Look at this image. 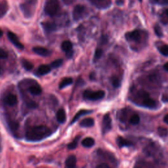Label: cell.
<instances>
[{
    "label": "cell",
    "instance_id": "cell-3",
    "mask_svg": "<svg viewBox=\"0 0 168 168\" xmlns=\"http://www.w3.org/2000/svg\"><path fill=\"white\" fill-rule=\"evenodd\" d=\"M36 0H28L20 5V9L27 17L32 16L34 12Z\"/></svg>",
    "mask_w": 168,
    "mask_h": 168
},
{
    "label": "cell",
    "instance_id": "cell-20",
    "mask_svg": "<svg viewBox=\"0 0 168 168\" xmlns=\"http://www.w3.org/2000/svg\"><path fill=\"white\" fill-rule=\"evenodd\" d=\"M72 42H70V41H65L63 42V44H61V48H62L63 50L66 53H68V52H70L71 51H72Z\"/></svg>",
    "mask_w": 168,
    "mask_h": 168
},
{
    "label": "cell",
    "instance_id": "cell-25",
    "mask_svg": "<svg viewBox=\"0 0 168 168\" xmlns=\"http://www.w3.org/2000/svg\"><path fill=\"white\" fill-rule=\"evenodd\" d=\"M80 138V137L79 136L75 137V138L74 139V140L68 145V148L70 149V150H73V149H75V148H76L78 146V144Z\"/></svg>",
    "mask_w": 168,
    "mask_h": 168
},
{
    "label": "cell",
    "instance_id": "cell-4",
    "mask_svg": "<svg viewBox=\"0 0 168 168\" xmlns=\"http://www.w3.org/2000/svg\"><path fill=\"white\" fill-rule=\"evenodd\" d=\"M105 91H102V90H99V91H96L87 90L84 93V97L90 101H97L103 99L105 97Z\"/></svg>",
    "mask_w": 168,
    "mask_h": 168
},
{
    "label": "cell",
    "instance_id": "cell-15",
    "mask_svg": "<svg viewBox=\"0 0 168 168\" xmlns=\"http://www.w3.org/2000/svg\"><path fill=\"white\" fill-rule=\"evenodd\" d=\"M156 103L155 101L154 100V99L150 98L149 97H148L144 99L143 101V105L146 108H154L156 106Z\"/></svg>",
    "mask_w": 168,
    "mask_h": 168
},
{
    "label": "cell",
    "instance_id": "cell-44",
    "mask_svg": "<svg viewBox=\"0 0 168 168\" xmlns=\"http://www.w3.org/2000/svg\"><path fill=\"white\" fill-rule=\"evenodd\" d=\"M154 1L155 2H160V0H154Z\"/></svg>",
    "mask_w": 168,
    "mask_h": 168
},
{
    "label": "cell",
    "instance_id": "cell-9",
    "mask_svg": "<svg viewBox=\"0 0 168 168\" xmlns=\"http://www.w3.org/2000/svg\"><path fill=\"white\" fill-rule=\"evenodd\" d=\"M32 50L34 53L42 56H47L51 54V51L49 49L43 47H35L33 48Z\"/></svg>",
    "mask_w": 168,
    "mask_h": 168
},
{
    "label": "cell",
    "instance_id": "cell-26",
    "mask_svg": "<svg viewBox=\"0 0 168 168\" xmlns=\"http://www.w3.org/2000/svg\"><path fill=\"white\" fill-rule=\"evenodd\" d=\"M139 122H140V117L138 114L133 115L129 120V122L133 125L138 124Z\"/></svg>",
    "mask_w": 168,
    "mask_h": 168
},
{
    "label": "cell",
    "instance_id": "cell-19",
    "mask_svg": "<svg viewBox=\"0 0 168 168\" xmlns=\"http://www.w3.org/2000/svg\"><path fill=\"white\" fill-rule=\"evenodd\" d=\"M92 111L91 110H80L75 115V116L73 118L72 122H71V124H74L75 122H76L79 119L80 117H82V116L86 115V114H88L91 113Z\"/></svg>",
    "mask_w": 168,
    "mask_h": 168
},
{
    "label": "cell",
    "instance_id": "cell-12",
    "mask_svg": "<svg viewBox=\"0 0 168 168\" xmlns=\"http://www.w3.org/2000/svg\"><path fill=\"white\" fill-rule=\"evenodd\" d=\"M116 141L117 144L120 148L124 147V146H131L133 145L131 141L127 140V139L123 138L122 137H118Z\"/></svg>",
    "mask_w": 168,
    "mask_h": 168
},
{
    "label": "cell",
    "instance_id": "cell-6",
    "mask_svg": "<svg viewBox=\"0 0 168 168\" xmlns=\"http://www.w3.org/2000/svg\"><path fill=\"white\" fill-rule=\"evenodd\" d=\"M111 129H112V120L109 114H106L103 120V127H102L103 134H106L109 132Z\"/></svg>",
    "mask_w": 168,
    "mask_h": 168
},
{
    "label": "cell",
    "instance_id": "cell-32",
    "mask_svg": "<svg viewBox=\"0 0 168 168\" xmlns=\"http://www.w3.org/2000/svg\"><path fill=\"white\" fill-rule=\"evenodd\" d=\"M154 32L156 33V34L159 37H162L163 32H162V29H161V28L160 27V26H158V25H156L155 26V27H154Z\"/></svg>",
    "mask_w": 168,
    "mask_h": 168
},
{
    "label": "cell",
    "instance_id": "cell-39",
    "mask_svg": "<svg viewBox=\"0 0 168 168\" xmlns=\"http://www.w3.org/2000/svg\"><path fill=\"white\" fill-rule=\"evenodd\" d=\"M164 121L165 123H166L167 124H168V114L165 116V117L164 118Z\"/></svg>",
    "mask_w": 168,
    "mask_h": 168
},
{
    "label": "cell",
    "instance_id": "cell-46",
    "mask_svg": "<svg viewBox=\"0 0 168 168\" xmlns=\"http://www.w3.org/2000/svg\"><path fill=\"white\" fill-rule=\"evenodd\" d=\"M139 1H140V2H141V1H142V0H139Z\"/></svg>",
    "mask_w": 168,
    "mask_h": 168
},
{
    "label": "cell",
    "instance_id": "cell-38",
    "mask_svg": "<svg viewBox=\"0 0 168 168\" xmlns=\"http://www.w3.org/2000/svg\"><path fill=\"white\" fill-rule=\"evenodd\" d=\"M160 1L161 4L164 5H168V0H160Z\"/></svg>",
    "mask_w": 168,
    "mask_h": 168
},
{
    "label": "cell",
    "instance_id": "cell-43",
    "mask_svg": "<svg viewBox=\"0 0 168 168\" xmlns=\"http://www.w3.org/2000/svg\"><path fill=\"white\" fill-rule=\"evenodd\" d=\"M165 14H166V15L168 16V9L165 10Z\"/></svg>",
    "mask_w": 168,
    "mask_h": 168
},
{
    "label": "cell",
    "instance_id": "cell-34",
    "mask_svg": "<svg viewBox=\"0 0 168 168\" xmlns=\"http://www.w3.org/2000/svg\"><path fill=\"white\" fill-rule=\"evenodd\" d=\"M138 95H139V97H141L143 98V99L146 98V97H149V94L146 91H144V90H141V91H139Z\"/></svg>",
    "mask_w": 168,
    "mask_h": 168
},
{
    "label": "cell",
    "instance_id": "cell-22",
    "mask_svg": "<svg viewBox=\"0 0 168 168\" xmlns=\"http://www.w3.org/2000/svg\"><path fill=\"white\" fill-rule=\"evenodd\" d=\"M82 144L84 147L90 148L95 145V141L93 139L91 138V137H87V138L84 139L82 141Z\"/></svg>",
    "mask_w": 168,
    "mask_h": 168
},
{
    "label": "cell",
    "instance_id": "cell-41",
    "mask_svg": "<svg viewBox=\"0 0 168 168\" xmlns=\"http://www.w3.org/2000/svg\"><path fill=\"white\" fill-rule=\"evenodd\" d=\"M2 73H3V71H2V68L0 67V76L2 75Z\"/></svg>",
    "mask_w": 168,
    "mask_h": 168
},
{
    "label": "cell",
    "instance_id": "cell-8",
    "mask_svg": "<svg viewBox=\"0 0 168 168\" xmlns=\"http://www.w3.org/2000/svg\"><path fill=\"white\" fill-rule=\"evenodd\" d=\"M125 36H126L127 39L136 42L140 41L141 37V32L139 30H135L133 31L127 33V34H125Z\"/></svg>",
    "mask_w": 168,
    "mask_h": 168
},
{
    "label": "cell",
    "instance_id": "cell-1",
    "mask_svg": "<svg viewBox=\"0 0 168 168\" xmlns=\"http://www.w3.org/2000/svg\"><path fill=\"white\" fill-rule=\"evenodd\" d=\"M51 131L49 127L45 125H37L31 127L28 130L26 134V137L28 141H37L42 140L49 136Z\"/></svg>",
    "mask_w": 168,
    "mask_h": 168
},
{
    "label": "cell",
    "instance_id": "cell-13",
    "mask_svg": "<svg viewBox=\"0 0 168 168\" xmlns=\"http://www.w3.org/2000/svg\"><path fill=\"white\" fill-rule=\"evenodd\" d=\"M95 122L93 118H87L82 120V122L80 123V125L83 127H91L93 126Z\"/></svg>",
    "mask_w": 168,
    "mask_h": 168
},
{
    "label": "cell",
    "instance_id": "cell-2",
    "mask_svg": "<svg viewBox=\"0 0 168 168\" xmlns=\"http://www.w3.org/2000/svg\"><path fill=\"white\" fill-rule=\"evenodd\" d=\"M60 9L58 0H46L45 3L44 11L49 16L56 15Z\"/></svg>",
    "mask_w": 168,
    "mask_h": 168
},
{
    "label": "cell",
    "instance_id": "cell-14",
    "mask_svg": "<svg viewBox=\"0 0 168 168\" xmlns=\"http://www.w3.org/2000/svg\"><path fill=\"white\" fill-rule=\"evenodd\" d=\"M76 162H77L76 157H75V156L74 155L70 156L65 162L66 167L68 168L74 167L75 166V164H76Z\"/></svg>",
    "mask_w": 168,
    "mask_h": 168
},
{
    "label": "cell",
    "instance_id": "cell-35",
    "mask_svg": "<svg viewBox=\"0 0 168 168\" xmlns=\"http://www.w3.org/2000/svg\"><path fill=\"white\" fill-rule=\"evenodd\" d=\"M27 105L28 107L30 108H35L37 107V104L32 101H28V103H27Z\"/></svg>",
    "mask_w": 168,
    "mask_h": 168
},
{
    "label": "cell",
    "instance_id": "cell-17",
    "mask_svg": "<svg viewBox=\"0 0 168 168\" xmlns=\"http://www.w3.org/2000/svg\"><path fill=\"white\" fill-rule=\"evenodd\" d=\"M51 71V67L48 65H41L40 67L37 68V74L39 75H45L48 74V73Z\"/></svg>",
    "mask_w": 168,
    "mask_h": 168
},
{
    "label": "cell",
    "instance_id": "cell-21",
    "mask_svg": "<svg viewBox=\"0 0 168 168\" xmlns=\"http://www.w3.org/2000/svg\"><path fill=\"white\" fill-rule=\"evenodd\" d=\"M72 82L73 80L72 78H64L62 80V82L60 83V84H59V89H62L65 88V87L72 84Z\"/></svg>",
    "mask_w": 168,
    "mask_h": 168
},
{
    "label": "cell",
    "instance_id": "cell-7",
    "mask_svg": "<svg viewBox=\"0 0 168 168\" xmlns=\"http://www.w3.org/2000/svg\"><path fill=\"white\" fill-rule=\"evenodd\" d=\"M7 37L9 39V40L11 41V43L15 46L16 48L19 49H23L24 46L21 44V42L19 41V39H18V37L16 35L14 34V33L11 32H9L7 33Z\"/></svg>",
    "mask_w": 168,
    "mask_h": 168
},
{
    "label": "cell",
    "instance_id": "cell-31",
    "mask_svg": "<svg viewBox=\"0 0 168 168\" xmlns=\"http://www.w3.org/2000/svg\"><path fill=\"white\" fill-rule=\"evenodd\" d=\"M9 128H10L12 131H16V130L18 128V126H19V125H18L17 122L13 121L9 123Z\"/></svg>",
    "mask_w": 168,
    "mask_h": 168
},
{
    "label": "cell",
    "instance_id": "cell-23",
    "mask_svg": "<svg viewBox=\"0 0 168 168\" xmlns=\"http://www.w3.org/2000/svg\"><path fill=\"white\" fill-rule=\"evenodd\" d=\"M22 67L24 68V69L28 71L32 70L33 68L32 64L30 62H29L28 61L26 60V59H22Z\"/></svg>",
    "mask_w": 168,
    "mask_h": 168
},
{
    "label": "cell",
    "instance_id": "cell-45",
    "mask_svg": "<svg viewBox=\"0 0 168 168\" xmlns=\"http://www.w3.org/2000/svg\"><path fill=\"white\" fill-rule=\"evenodd\" d=\"M97 1H103V0H97Z\"/></svg>",
    "mask_w": 168,
    "mask_h": 168
},
{
    "label": "cell",
    "instance_id": "cell-30",
    "mask_svg": "<svg viewBox=\"0 0 168 168\" xmlns=\"http://www.w3.org/2000/svg\"><path fill=\"white\" fill-rule=\"evenodd\" d=\"M103 50L101 49H97L94 56L95 60H98V59L101 58L102 55H103Z\"/></svg>",
    "mask_w": 168,
    "mask_h": 168
},
{
    "label": "cell",
    "instance_id": "cell-42",
    "mask_svg": "<svg viewBox=\"0 0 168 168\" xmlns=\"http://www.w3.org/2000/svg\"><path fill=\"white\" fill-rule=\"evenodd\" d=\"M2 35H3V32H2V30L0 29V37L2 36Z\"/></svg>",
    "mask_w": 168,
    "mask_h": 168
},
{
    "label": "cell",
    "instance_id": "cell-24",
    "mask_svg": "<svg viewBox=\"0 0 168 168\" xmlns=\"http://www.w3.org/2000/svg\"><path fill=\"white\" fill-rule=\"evenodd\" d=\"M158 133L160 137H165L167 136L168 135V130L167 128L164 127H159L158 128Z\"/></svg>",
    "mask_w": 168,
    "mask_h": 168
},
{
    "label": "cell",
    "instance_id": "cell-36",
    "mask_svg": "<svg viewBox=\"0 0 168 168\" xmlns=\"http://www.w3.org/2000/svg\"><path fill=\"white\" fill-rule=\"evenodd\" d=\"M97 168H109L110 166L108 164H105V163H103V164L98 165L97 166Z\"/></svg>",
    "mask_w": 168,
    "mask_h": 168
},
{
    "label": "cell",
    "instance_id": "cell-11",
    "mask_svg": "<svg viewBox=\"0 0 168 168\" xmlns=\"http://www.w3.org/2000/svg\"><path fill=\"white\" fill-rule=\"evenodd\" d=\"M42 27H43L44 31L46 33H51L55 31L56 29V26L55 24L51 22H46L42 23Z\"/></svg>",
    "mask_w": 168,
    "mask_h": 168
},
{
    "label": "cell",
    "instance_id": "cell-18",
    "mask_svg": "<svg viewBox=\"0 0 168 168\" xmlns=\"http://www.w3.org/2000/svg\"><path fill=\"white\" fill-rule=\"evenodd\" d=\"M28 91L33 95H39L41 93L42 89L39 86H30L28 89Z\"/></svg>",
    "mask_w": 168,
    "mask_h": 168
},
{
    "label": "cell",
    "instance_id": "cell-10",
    "mask_svg": "<svg viewBox=\"0 0 168 168\" xmlns=\"http://www.w3.org/2000/svg\"><path fill=\"white\" fill-rule=\"evenodd\" d=\"M17 101V97L14 94H9L4 99V103L10 106L16 105Z\"/></svg>",
    "mask_w": 168,
    "mask_h": 168
},
{
    "label": "cell",
    "instance_id": "cell-37",
    "mask_svg": "<svg viewBox=\"0 0 168 168\" xmlns=\"http://www.w3.org/2000/svg\"><path fill=\"white\" fill-rule=\"evenodd\" d=\"M116 3L119 6L123 5L124 3V0H116Z\"/></svg>",
    "mask_w": 168,
    "mask_h": 168
},
{
    "label": "cell",
    "instance_id": "cell-27",
    "mask_svg": "<svg viewBox=\"0 0 168 168\" xmlns=\"http://www.w3.org/2000/svg\"><path fill=\"white\" fill-rule=\"evenodd\" d=\"M111 82H112V86L114 87H119L120 86V84H121L119 78L116 76H114L111 78Z\"/></svg>",
    "mask_w": 168,
    "mask_h": 168
},
{
    "label": "cell",
    "instance_id": "cell-5",
    "mask_svg": "<svg viewBox=\"0 0 168 168\" xmlns=\"http://www.w3.org/2000/svg\"><path fill=\"white\" fill-rule=\"evenodd\" d=\"M85 11H86V7L82 5H78L74 7L73 10V18L74 20H79L84 15Z\"/></svg>",
    "mask_w": 168,
    "mask_h": 168
},
{
    "label": "cell",
    "instance_id": "cell-33",
    "mask_svg": "<svg viewBox=\"0 0 168 168\" xmlns=\"http://www.w3.org/2000/svg\"><path fill=\"white\" fill-rule=\"evenodd\" d=\"M8 57L7 52L0 48V58H7Z\"/></svg>",
    "mask_w": 168,
    "mask_h": 168
},
{
    "label": "cell",
    "instance_id": "cell-28",
    "mask_svg": "<svg viewBox=\"0 0 168 168\" xmlns=\"http://www.w3.org/2000/svg\"><path fill=\"white\" fill-rule=\"evenodd\" d=\"M160 53L165 56H168V45H164L160 49Z\"/></svg>",
    "mask_w": 168,
    "mask_h": 168
},
{
    "label": "cell",
    "instance_id": "cell-40",
    "mask_svg": "<svg viewBox=\"0 0 168 168\" xmlns=\"http://www.w3.org/2000/svg\"><path fill=\"white\" fill-rule=\"evenodd\" d=\"M164 69H165V70H166L167 72H168V62L167 63H166L165 64V65H164Z\"/></svg>",
    "mask_w": 168,
    "mask_h": 168
},
{
    "label": "cell",
    "instance_id": "cell-29",
    "mask_svg": "<svg viewBox=\"0 0 168 168\" xmlns=\"http://www.w3.org/2000/svg\"><path fill=\"white\" fill-rule=\"evenodd\" d=\"M63 63V61L62 59H57V60H55V61H53V63H51V67L56 68L60 67V66L62 65V64Z\"/></svg>",
    "mask_w": 168,
    "mask_h": 168
},
{
    "label": "cell",
    "instance_id": "cell-16",
    "mask_svg": "<svg viewBox=\"0 0 168 168\" xmlns=\"http://www.w3.org/2000/svg\"><path fill=\"white\" fill-rule=\"evenodd\" d=\"M66 113L65 110L63 108H61L59 109L57 112H56V120L59 123H61L63 124L65 122L66 120Z\"/></svg>",
    "mask_w": 168,
    "mask_h": 168
}]
</instances>
